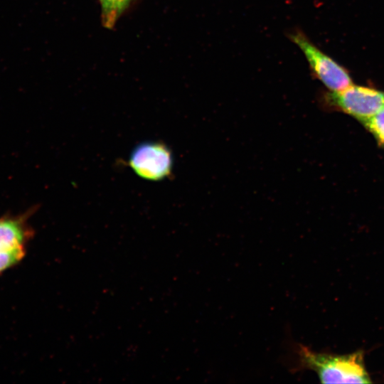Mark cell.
Here are the masks:
<instances>
[{
    "mask_svg": "<svg viewBox=\"0 0 384 384\" xmlns=\"http://www.w3.org/2000/svg\"><path fill=\"white\" fill-rule=\"evenodd\" d=\"M294 372L311 370L323 383H370L361 351L348 355H334L311 350L302 344L293 348Z\"/></svg>",
    "mask_w": 384,
    "mask_h": 384,
    "instance_id": "obj_1",
    "label": "cell"
},
{
    "mask_svg": "<svg viewBox=\"0 0 384 384\" xmlns=\"http://www.w3.org/2000/svg\"><path fill=\"white\" fill-rule=\"evenodd\" d=\"M173 155L161 142L148 141L136 146L129 157V166L140 178L159 181L167 178L173 169Z\"/></svg>",
    "mask_w": 384,
    "mask_h": 384,
    "instance_id": "obj_2",
    "label": "cell"
},
{
    "mask_svg": "<svg viewBox=\"0 0 384 384\" xmlns=\"http://www.w3.org/2000/svg\"><path fill=\"white\" fill-rule=\"evenodd\" d=\"M301 49L316 76L331 92L342 90L353 84L348 71L314 46L300 31L290 36Z\"/></svg>",
    "mask_w": 384,
    "mask_h": 384,
    "instance_id": "obj_3",
    "label": "cell"
},
{
    "mask_svg": "<svg viewBox=\"0 0 384 384\" xmlns=\"http://www.w3.org/2000/svg\"><path fill=\"white\" fill-rule=\"evenodd\" d=\"M329 100L343 112L365 122L384 105V92L352 84L342 90L331 92Z\"/></svg>",
    "mask_w": 384,
    "mask_h": 384,
    "instance_id": "obj_4",
    "label": "cell"
},
{
    "mask_svg": "<svg viewBox=\"0 0 384 384\" xmlns=\"http://www.w3.org/2000/svg\"><path fill=\"white\" fill-rule=\"evenodd\" d=\"M31 212L0 218V251L26 248L34 230L28 222Z\"/></svg>",
    "mask_w": 384,
    "mask_h": 384,
    "instance_id": "obj_5",
    "label": "cell"
},
{
    "mask_svg": "<svg viewBox=\"0 0 384 384\" xmlns=\"http://www.w3.org/2000/svg\"><path fill=\"white\" fill-rule=\"evenodd\" d=\"M102 20L106 28H112L132 0H99Z\"/></svg>",
    "mask_w": 384,
    "mask_h": 384,
    "instance_id": "obj_6",
    "label": "cell"
},
{
    "mask_svg": "<svg viewBox=\"0 0 384 384\" xmlns=\"http://www.w3.org/2000/svg\"><path fill=\"white\" fill-rule=\"evenodd\" d=\"M26 248L0 251V274L18 265L25 257Z\"/></svg>",
    "mask_w": 384,
    "mask_h": 384,
    "instance_id": "obj_7",
    "label": "cell"
},
{
    "mask_svg": "<svg viewBox=\"0 0 384 384\" xmlns=\"http://www.w3.org/2000/svg\"><path fill=\"white\" fill-rule=\"evenodd\" d=\"M363 123L384 145V105L374 116Z\"/></svg>",
    "mask_w": 384,
    "mask_h": 384,
    "instance_id": "obj_8",
    "label": "cell"
}]
</instances>
